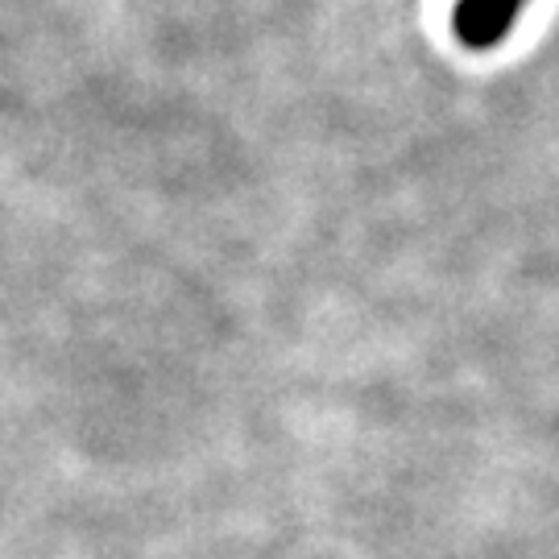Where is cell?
<instances>
[{
  "label": "cell",
  "mask_w": 559,
  "mask_h": 559,
  "mask_svg": "<svg viewBox=\"0 0 559 559\" xmlns=\"http://www.w3.org/2000/svg\"><path fill=\"white\" fill-rule=\"evenodd\" d=\"M522 9H526V0H456L452 34L464 50H493L510 38Z\"/></svg>",
  "instance_id": "cell-1"
}]
</instances>
